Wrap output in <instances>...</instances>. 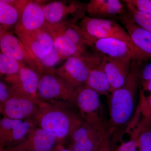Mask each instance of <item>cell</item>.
I'll list each match as a JSON object with an SVG mask.
<instances>
[{"label":"cell","instance_id":"cell-28","mask_svg":"<svg viewBox=\"0 0 151 151\" xmlns=\"http://www.w3.org/2000/svg\"><path fill=\"white\" fill-rule=\"evenodd\" d=\"M139 130L136 128L130 132L131 139L126 142H121V145L116 148L114 151H137V138Z\"/></svg>","mask_w":151,"mask_h":151},{"label":"cell","instance_id":"cell-34","mask_svg":"<svg viewBox=\"0 0 151 151\" xmlns=\"http://www.w3.org/2000/svg\"><path fill=\"white\" fill-rule=\"evenodd\" d=\"M50 151H71L68 149L65 146L61 144L57 145L55 147Z\"/></svg>","mask_w":151,"mask_h":151},{"label":"cell","instance_id":"cell-18","mask_svg":"<svg viewBox=\"0 0 151 151\" xmlns=\"http://www.w3.org/2000/svg\"><path fill=\"white\" fill-rule=\"evenodd\" d=\"M142 61L151 59V33L136 24L128 12L119 18Z\"/></svg>","mask_w":151,"mask_h":151},{"label":"cell","instance_id":"cell-11","mask_svg":"<svg viewBox=\"0 0 151 151\" xmlns=\"http://www.w3.org/2000/svg\"><path fill=\"white\" fill-rule=\"evenodd\" d=\"M36 126L32 119L3 117L0 121V148L9 149L23 142Z\"/></svg>","mask_w":151,"mask_h":151},{"label":"cell","instance_id":"cell-3","mask_svg":"<svg viewBox=\"0 0 151 151\" xmlns=\"http://www.w3.org/2000/svg\"><path fill=\"white\" fill-rule=\"evenodd\" d=\"M45 26L53 38L54 48L63 60L70 57L81 58L87 51L89 47L84 41L81 29L76 25L46 23Z\"/></svg>","mask_w":151,"mask_h":151},{"label":"cell","instance_id":"cell-9","mask_svg":"<svg viewBox=\"0 0 151 151\" xmlns=\"http://www.w3.org/2000/svg\"><path fill=\"white\" fill-rule=\"evenodd\" d=\"M1 52L27 65L40 76L44 73L39 60L32 54L13 32L0 33Z\"/></svg>","mask_w":151,"mask_h":151},{"label":"cell","instance_id":"cell-5","mask_svg":"<svg viewBox=\"0 0 151 151\" xmlns=\"http://www.w3.org/2000/svg\"><path fill=\"white\" fill-rule=\"evenodd\" d=\"M42 8L47 23H68L76 24L85 17L87 4L73 0L46 1Z\"/></svg>","mask_w":151,"mask_h":151},{"label":"cell","instance_id":"cell-21","mask_svg":"<svg viewBox=\"0 0 151 151\" xmlns=\"http://www.w3.org/2000/svg\"><path fill=\"white\" fill-rule=\"evenodd\" d=\"M126 5L119 0H90L87 4V13L93 18L112 19L127 13Z\"/></svg>","mask_w":151,"mask_h":151},{"label":"cell","instance_id":"cell-26","mask_svg":"<svg viewBox=\"0 0 151 151\" xmlns=\"http://www.w3.org/2000/svg\"><path fill=\"white\" fill-rule=\"evenodd\" d=\"M61 60H63L62 57L54 48L48 54L42 59L39 60L40 63L44 70V73L53 72L55 69V65Z\"/></svg>","mask_w":151,"mask_h":151},{"label":"cell","instance_id":"cell-16","mask_svg":"<svg viewBox=\"0 0 151 151\" xmlns=\"http://www.w3.org/2000/svg\"><path fill=\"white\" fill-rule=\"evenodd\" d=\"M39 75L35 71L26 65L22 66L18 73L4 76V81L10 88L19 94L37 98Z\"/></svg>","mask_w":151,"mask_h":151},{"label":"cell","instance_id":"cell-4","mask_svg":"<svg viewBox=\"0 0 151 151\" xmlns=\"http://www.w3.org/2000/svg\"><path fill=\"white\" fill-rule=\"evenodd\" d=\"M76 90L53 72L41 75L37 98L42 102L61 108L74 106Z\"/></svg>","mask_w":151,"mask_h":151},{"label":"cell","instance_id":"cell-32","mask_svg":"<svg viewBox=\"0 0 151 151\" xmlns=\"http://www.w3.org/2000/svg\"><path fill=\"white\" fill-rule=\"evenodd\" d=\"M5 2L13 6L20 10H23L29 0H4Z\"/></svg>","mask_w":151,"mask_h":151},{"label":"cell","instance_id":"cell-20","mask_svg":"<svg viewBox=\"0 0 151 151\" xmlns=\"http://www.w3.org/2000/svg\"><path fill=\"white\" fill-rule=\"evenodd\" d=\"M132 60L103 56V67L111 86V94L127 82Z\"/></svg>","mask_w":151,"mask_h":151},{"label":"cell","instance_id":"cell-35","mask_svg":"<svg viewBox=\"0 0 151 151\" xmlns=\"http://www.w3.org/2000/svg\"><path fill=\"white\" fill-rule=\"evenodd\" d=\"M4 151H13V150H4Z\"/></svg>","mask_w":151,"mask_h":151},{"label":"cell","instance_id":"cell-33","mask_svg":"<svg viewBox=\"0 0 151 151\" xmlns=\"http://www.w3.org/2000/svg\"><path fill=\"white\" fill-rule=\"evenodd\" d=\"M114 149L113 148L111 145V140L110 138L107 139L104 143L102 144L101 147L97 151H114Z\"/></svg>","mask_w":151,"mask_h":151},{"label":"cell","instance_id":"cell-31","mask_svg":"<svg viewBox=\"0 0 151 151\" xmlns=\"http://www.w3.org/2000/svg\"><path fill=\"white\" fill-rule=\"evenodd\" d=\"M10 92L9 86L3 81H0V111L8 100Z\"/></svg>","mask_w":151,"mask_h":151},{"label":"cell","instance_id":"cell-22","mask_svg":"<svg viewBox=\"0 0 151 151\" xmlns=\"http://www.w3.org/2000/svg\"><path fill=\"white\" fill-rule=\"evenodd\" d=\"M129 127L139 131L151 129V94L147 97L139 95L137 108Z\"/></svg>","mask_w":151,"mask_h":151},{"label":"cell","instance_id":"cell-25","mask_svg":"<svg viewBox=\"0 0 151 151\" xmlns=\"http://www.w3.org/2000/svg\"><path fill=\"white\" fill-rule=\"evenodd\" d=\"M25 65L16 60L0 53V73L1 76L14 75L18 73L21 68Z\"/></svg>","mask_w":151,"mask_h":151},{"label":"cell","instance_id":"cell-27","mask_svg":"<svg viewBox=\"0 0 151 151\" xmlns=\"http://www.w3.org/2000/svg\"><path fill=\"white\" fill-rule=\"evenodd\" d=\"M137 143V151H151V129L139 130Z\"/></svg>","mask_w":151,"mask_h":151},{"label":"cell","instance_id":"cell-30","mask_svg":"<svg viewBox=\"0 0 151 151\" xmlns=\"http://www.w3.org/2000/svg\"><path fill=\"white\" fill-rule=\"evenodd\" d=\"M139 87H142L151 80V63L141 67L139 75Z\"/></svg>","mask_w":151,"mask_h":151},{"label":"cell","instance_id":"cell-36","mask_svg":"<svg viewBox=\"0 0 151 151\" xmlns=\"http://www.w3.org/2000/svg\"><path fill=\"white\" fill-rule=\"evenodd\" d=\"M0 151H4V149L2 148H0Z\"/></svg>","mask_w":151,"mask_h":151},{"label":"cell","instance_id":"cell-8","mask_svg":"<svg viewBox=\"0 0 151 151\" xmlns=\"http://www.w3.org/2000/svg\"><path fill=\"white\" fill-rule=\"evenodd\" d=\"M109 138L107 129L83 121L66 141V147L71 151H97Z\"/></svg>","mask_w":151,"mask_h":151},{"label":"cell","instance_id":"cell-2","mask_svg":"<svg viewBox=\"0 0 151 151\" xmlns=\"http://www.w3.org/2000/svg\"><path fill=\"white\" fill-rule=\"evenodd\" d=\"M32 120L36 127L53 135L63 145L83 122L78 114L71 109L55 106L41 101Z\"/></svg>","mask_w":151,"mask_h":151},{"label":"cell","instance_id":"cell-24","mask_svg":"<svg viewBox=\"0 0 151 151\" xmlns=\"http://www.w3.org/2000/svg\"><path fill=\"white\" fill-rule=\"evenodd\" d=\"M124 2L126 5L127 12L135 23L151 33V15L138 10L128 3Z\"/></svg>","mask_w":151,"mask_h":151},{"label":"cell","instance_id":"cell-10","mask_svg":"<svg viewBox=\"0 0 151 151\" xmlns=\"http://www.w3.org/2000/svg\"><path fill=\"white\" fill-rule=\"evenodd\" d=\"M81 32L88 46L103 56L141 61L137 54L123 41L114 38H96L89 36L82 30Z\"/></svg>","mask_w":151,"mask_h":151},{"label":"cell","instance_id":"cell-14","mask_svg":"<svg viewBox=\"0 0 151 151\" xmlns=\"http://www.w3.org/2000/svg\"><path fill=\"white\" fill-rule=\"evenodd\" d=\"M16 35L29 52L39 60L43 58L54 48L53 38L45 25L40 29Z\"/></svg>","mask_w":151,"mask_h":151},{"label":"cell","instance_id":"cell-12","mask_svg":"<svg viewBox=\"0 0 151 151\" xmlns=\"http://www.w3.org/2000/svg\"><path fill=\"white\" fill-rule=\"evenodd\" d=\"M81 58L89 71L85 86L100 95L109 96L111 94V86L103 67V55L93 50L92 51L86 52Z\"/></svg>","mask_w":151,"mask_h":151},{"label":"cell","instance_id":"cell-17","mask_svg":"<svg viewBox=\"0 0 151 151\" xmlns=\"http://www.w3.org/2000/svg\"><path fill=\"white\" fill-rule=\"evenodd\" d=\"M45 1L29 0L14 30L15 34L31 32L44 26L46 22L42 6Z\"/></svg>","mask_w":151,"mask_h":151},{"label":"cell","instance_id":"cell-15","mask_svg":"<svg viewBox=\"0 0 151 151\" xmlns=\"http://www.w3.org/2000/svg\"><path fill=\"white\" fill-rule=\"evenodd\" d=\"M55 73L76 90L85 86L89 71L81 58L70 57L55 69Z\"/></svg>","mask_w":151,"mask_h":151},{"label":"cell","instance_id":"cell-23","mask_svg":"<svg viewBox=\"0 0 151 151\" xmlns=\"http://www.w3.org/2000/svg\"><path fill=\"white\" fill-rule=\"evenodd\" d=\"M22 12L4 0H0V33L14 31Z\"/></svg>","mask_w":151,"mask_h":151},{"label":"cell","instance_id":"cell-1","mask_svg":"<svg viewBox=\"0 0 151 151\" xmlns=\"http://www.w3.org/2000/svg\"><path fill=\"white\" fill-rule=\"evenodd\" d=\"M142 61H132L131 70L127 82L121 88L113 91L109 97L110 119L108 131L110 139H120L127 132L137 108L139 91V72Z\"/></svg>","mask_w":151,"mask_h":151},{"label":"cell","instance_id":"cell-19","mask_svg":"<svg viewBox=\"0 0 151 151\" xmlns=\"http://www.w3.org/2000/svg\"><path fill=\"white\" fill-rule=\"evenodd\" d=\"M60 144L53 135L45 130L35 127L21 143L6 150L19 151H50Z\"/></svg>","mask_w":151,"mask_h":151},{"label":"cell","instance_id":"cell-29","mask_svg":"<svg viewBox=\"0 0 151 151\" xmlns=\"http://www.w3.org/2000/svg\"><path fill=\"white\" fill-rule=\"evenodd\" d=\"M135 8L151 15V0H124Z\"/></svg>","mask_w":151,"mask_h":151},{"label":"cell","instance_id":"cell-6","mask_svg":"<svg viewBox=\"0 0 151 151\" xmlns=\"http://www.w3.org/2000/svg\"><path fill=\"white\" fill-rule=\"evenodd\" d=\"M78 26L82 31L92 37L114 38L125 42L137 54L142 61L128 32L115 20L93 18L85 16L79 21Z\"/></svg>","mask_w":151,"mask_h":151},{"label":"cell","instance_id":"cell-13","mask_svg":"<svg viewBox=\"0 0 151 151\" xmlns=\"http://www.w3.org/2000/svg\"><path fill=\"white\" fill-rule=\"evenodd\" d=\"M9 97L0 111L4 117L10 119H32L37 111L40 100L19 94L9 86Z\"/></svg>","mask_w":151,"mask_h":151},{"label":"cell","instance_id":"cell-7","mask_svg":"<svg viewBox=\"0 0 151 151\" xmlns=\"http://www.w3.org/2000/svg\"><path fill=\"white\" fill-rule=\"evenodd\" d=\"M100 96L88 86H82L75 91L74 106L83 121L108 129L103 119Z\"/></svg>","mask_w":151,"mask_h":151}]
</instances>
